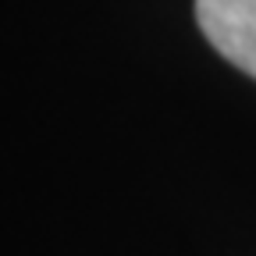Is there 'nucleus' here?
Returning <instances> with one entry per match:
<instances>
[{
	"instance_id": "1",
	"label": "nucleus",
	"mask_w": 256,
	"mask_h": 256,
	"mask_svg": "<svg viewBox=\"0 0 256 256\" xmlns=\"http://www.w3.org/2000/svg\"><path fill=\"white\" fill-rule=\"evenodd\" d=\"M196 22L224 60L256 78V0H196Z\"/></svg>"
}]
</instances>
